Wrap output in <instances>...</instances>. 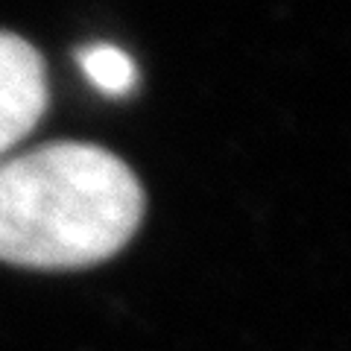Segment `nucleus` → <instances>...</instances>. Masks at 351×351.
Listing matches in <instances>:
<instances>
[{"label":"nucleus","instance_id":"f257e3e1","mask_svg":"<svg viewBox=\"0 0 351 351\" xmlns=\"http://www.w3.org/2000/svg\"><path fill=\"white\" fill-rule=\"evenodd\" d=\"M147 196L123 158L59 141L0 164V261L85 269L117 255L144 219Z\"/></svg>","mask_w":351,"mask_h":351},{"label":"nucleus","instance_id":"f03ea898","mask_svg":"<svg viewBox=\"0 0 351 351\" xmlns=\"http://www.w3.org/2000/svg\"><path fill=\"white\" fill-rule=\"evenodd\" d=\"M50 88L41 53L0 29V156L24 141L47 112Z\"/></svg>","mask_w":351,"mask_h":351},{"label":"nucleus","instance_id":"7ed1b4c3","mask_svg":"<svg viewBox=\"0 0 351 351\" xmlns=\"http://www.w3.org/2000/svg\"><path fill=\"white\" fill-rule=\"evenodd\" d=\"M76 59H80L88 80L106 94H114V97L129 94L138 82L135 62L129 59V53L112 47V44H91V47L80 50Z\"/></svg>","mask_w":351,"mask_h":351}]
</instances>
